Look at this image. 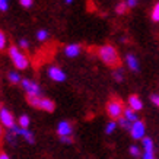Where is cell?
<instances>
[{
  "instance_id": "cell-17",
  "label": "cell",
  "mask_w": 159,
  "mask_h": 159,
  "mask_svg": "<svg viewBox=\"0 0 159 159\" xmlns=\"http://www.w3.org/2000/svg\"><path fill=\"white\" fill-rule=\"evenodd\" d=\"M142 146H143V152H153L155 146H153V140L150 137H145L142 140Z\"/></svg>"
},
{
  "instance_id": "cell-15",
  "label": "cell",
  "mask_w": 159,
  "mask_h": 159,
  "mask_svg": "<svg viewBox=\"0 0 159 159\" xmlns=\"http://www.w3.org/2000/svg\"><path fill=\"white\" fill-rule=\"evenodd\" d=\"M7 79H9V82L13 83V85H18V83L22 82V76H20L19 72H16V70H12V72L7 73Z\"/></svg>"
},
{
  "instance_id": "cell-6",
  "label": "cell",
  "mask_w": 159,
  "mask_h": 159,
  "mask_svg": "<svg viewBox=\"0 0 159 159\" xmlns=\"http://www.w3.org/2000/svg\"><path fill=\"white\" fill-rule=\"evenodd\" d=\"M130 134L134 140H143L145 139V134H146L145 121L137 120L136 123H133V124H131V129H130Z\"/></svg>"
},
{
  "instance_id": "cell-26",
  "label": "cell",
  "mask_w": 159,
  "mask_h": 159,
  "mask_svg": "<svg viewBox=\"0 0 159 159\" xmlns=\"http://www.w3.org/2000/svg\"><path fill=\"white\" fill-rule=\"evenodd\" d=\"M116 12L118 15H123V13H125V12H127V5H125V2H121L120 5H117Z\"/></svg>"
},
{
  "instance_id": "cell-10",
  "label": "cell",
  "mask_w": 159,
  "mask_h": 159,
  "mask_svg": "<svg viewBox=\"0 0 159 159\" xmlns=\"http://www.w3.org/2000/svg\"><path fill=\"white\" fill-rule=\"evenodd\" d=\"M12 130L18 134V137H22V139L26 140L28 143H31V145H32V143H35V136H34V133H32V131L29 130V129H20L19 125H15Z\"/></svg>"
},
{
  "instance_id": "cell-30",
  "label": "cell",
  "mask_w": 159,
  "mask_h": 159,
  "mask_svg": "<svg viewBox=\"0 0 159 159\" xmlns=\"http://www.w3.org/2000/svg\"><path fill=\"white\" fill-rule=\"evenodd\" d=\"M140 159H156L155 158V152H143Z\"/></svg>"
},
{
  "instance_id": "cell-1",
  "label": "cell",
  "mask_w": 159,
  "mask_h": 159,
  "mask_svg": "<svg viewBox=\"0 0 159 159\" xmlns=\"http://www.w3.org/2000/svg\"><path fill=\"white\" fill-rule=\"evenodd\" d=\"M98 56L102 61L105 63L107 66H111V67H118L120 66V56H118V51H117L116 47H112L110 44H105L98 48Z\"/></svg>"
},
{
  "instance_id": "cell-20",
  "label": "cell",
  "mask_w": 159,
  "mask_h": 159,
  "mask_svg": "<svg viewBox=\"0 0 159 159\" xmlns=\"http://www.w3.org/2000/svg\"><path fill=\"white\" fill-rule=\"evenodd\" d=\"M112 77H114L116 82H123V79H124V72H123V69H116V70L112 72Z\"/></svg>"
},
{
  "instance_id": "cell-29",
  "label": "cell",
  "mask_w": 159,
  "mask_h": 159,
  "mask_svg": "<svg viewBox=\"0 0 159 159\" xmlns=\"http://www.w3.org/2000/svg\"><path fill=\"white\" fill-rule=\"evenodd\" d=\"M18 47H19V48H28L29 47V41L26 38H22V39H19V45H18Z\"/></svg>"
},
{
  "instance_id": "cell-32",
  "label": "cell",
  "mask_w": 159,
  "mask_h": 159,
  "mask_svg": "<svg viewBox=\"0 0 159 159\" xmlns=\"http://www.w3.org/2000/svg\"><path fill=\"white\" fill-rule=\"evenodd\" d=\"M60 140H61L63 143H66V145H72V143H73L72 137H60Z\"/></svg>"
},
{
  "instance_id": "cell-19",
  "label": "cell",
  "mask_w": 159,
  "mask_h": 159,
  "mask_svg": "<svg viewBox=\"0 0 159 159\" xmlns=\"http://www.w3.org/2000/svg\"><path fill=\"white\" fill-rule=\"evenodd\" d=\"M117 125H118V123H117V121L111 120L110 123H108V124L105 125V134H112V133H114V131H116Z\"/></svg>"
},
{
  "instance_id": "cell-34",
  "label": "cell",
  "mask_w": 159,
  "mask_h": 159,
  "mask_svg": "<svg viewBox=\"0 0 159 159\" xmlns=\"http://www.w3.org/2000/svg\"><path fill=\"white\" fill-rule=\"evenodd\" d=\"M0 159H10V158L7 153H3V152H2V153H0Z\"/></svg>"
},
{
  "instance_id": "cell-24",
  "label": "cell",
  "mask_w": 159,
  "mask_h": 159,
  "mask_svg": "<svg viewBox=\"0 0 159 159\" xmlns=\"http://www.w3.org/2000/svg\"><path fill=\"white\" fill-rule=\"evenodd\" d=\"M150 16H152V20H153V22H159V2L153 6V9H152V13H150Z\"/></svg>"
},
{
  "instance_id": "cell-12",
  "label": "cell",
  "mask_w": 159,
  "mask_h": 159,
  "mask_svg": "<svg viewBox=\"0 0 159 159\" xmlns=\"http://www.w3.org/2000/svg\"><path fill=\"white\" fill-rule=\"evenodd\" d=\"M82 51V47H80V44H67L66 47H64V56H67L70 58H75L77 57L79 54Z\"/></svg>"
},
{
  "instance_id": "cell-33",
  "label": "cell",
  "mask_w": 159,
  "mask_h": 159,
  "mask_svg": "<svg viewBox=\"0 0 159 159\" xmlns=\"http://www.w3.org/2000/svg\"><path fill=\"white\" fill-rule=\"evenodd\" d=\"M125 5H127V7H134L137 5V2L136 0H125Z\"/></svg>"
},
{
  "instance_id": "cell-38",
  "label": "cell",
  "mask_w": 159,
  "mask_h": 159,
  "mask_svg": "<svg viewBox=\"0 0 159 159\" xmlns=\"http://www.w3.org/2000/svg\"><path fill=\"white\" fill-rule=\"evenodd\" d=\"M136 2H137V0H136Z\"/></svg>"
},
{
  "instance_id": "cell-4",
  "label": "cell",
  "mask_w": 159,
  "mask_h": 159,
  "mask_svg": "<svg viewBox=\"0 0 159 159\" xmlns=\"http://www.w3.org/2000/svg\"><path fill=\"white\" fill-rule=\"evenodd\" d=\"M124 104L118 99V98H112V99H110L108 101V104H107V114H108V117H110L111 120H120L121 117H123V114H124Z\"/></svg>"
},
{
  "instance_id": "cell-28",
  "label": "cell",
  "mask_w": 159,
  "mask_h": 159,
  "mask_svg": "<svg viewBox=\"0 0 159 159\" xmlns=\"http://www.w3.org/2000/svg\"><path fill=\"white\" fill-rule=\"evenodd\" d=\"M7 9H9V0H0V10L6 12Z\"/></svg>"
},
{
  "instance_id": "cell-14",
  "label": "cell",
  "mask_w": 159,
  "mask_h": 159,
  "mask_svg": "<svg viewBox=\"0 0 159 159\" xmlns=\"http://www.w3.org/2000/svg\"><path fill=\"white\" fill-rule=\"evenodd\" d=\"M123 117H124L125 120H129L130 123H136V121L139 120V116H137V112L136 111H133L131 108H124V114H123Z\"/></svg>"
},
{
  "instance_id": "cell-23",
  "label": "cell",
  "mask_w": 159,
  "mask_h": 159,
  "mask_svg": "<svg viewBox=\"0 0 159 159\" xmlns=\"http://www.w3.org/2000/svg\"><path fill=\"white\" fill-rule=\"evenodd\" d=\"M5 137H6V140H7V143H12V145H15V143H16V139H18V134H16V133H15V131L10 129Z\"/></svg>"
},
{
  "instance_id": "cell-36",
  "label": "cell",
  "mask_w": 159,
  "mask_h": 159,
  "mask_svg": "<svg viewBox=\"0 0 159 159\" xmlns=\"http://www.w3.org/2000/svg\"><path fill=\"white\" fill-rule=\"evenodd\" d=\"M73 2H75V0H64V3H66V5H72Z\"/></svg>"
},
{
  "instance_id": "cell-27",
  "label": "cell",
  "mask_w": 159,
  "mask_h": 159,
  "mask_svg": "<svg viewBox=\"0 0 159 159\" xmlns=\"http://www.w3.org/2000/svg\"><path fill=\"white\" fill-rule=\"evenodd\" d=\"M19 3H20V6L29 9V7H32V5H34V0H19Z\"/></svg>"
},
{
  "instance_id": "cell-7",
  "label": "cell",
  "mask_w": 159,
  "mask_h": 159,
  "mask_svg": "<svg viewBox=\"0 0 159 159\" xmlns=\"http://www.w3.org/2000/svg\"><path fill=\"white\" fill-rule=\"evenodd\" d=\"M0 124L3 125L5 129H7V130L13 129L15 125H16L13 114H12L7 108H3V107H2V110H0Z\"/></svg>"
},
{
  "instance_id": "cell-9",
  "label": "cell",
  "mask_w": 159,
  "mask_h": 159,
  "mask_svg": "<svg viewBox=\"0 0 159 159\" xmlns=\"http://www.w3.org/2000/svg\"><path fill=\"white\" fill-rule=\"evenodd\" d=\"M48 77L54 82H64L66 80V72L63 70L61 67H58V66H51L48 69Z\"/></svg>"
},
{
  "instance_id": "cell-31",
  "label": "cell",
  "mask_w": 159,
  "mask_h": 159,
  "mask_svg": "<svg viewBox=\"0 0 159 159\" xmlns=\"http://www.w3.org/2000/svg\"><path fill=\"white\" fill-rule=\"evenodd\" d=\"M150 101L153 102L155 105L159 107V95H156V93H152V95H150Z\"/></svg>"
},
{
  "instance_id": "cell-35",
  "label": "cell",
  "mask_w": 159,
  "mask_h": 159,
  "mask_svg": "<svg viewBox=\"0 0 159 159\" xmlns=\"http://www.w3.org/2000/svg\"><path fill=\"white\" fill-rule=\"evenodd\" d=\"M3 134H5V131H3V125L0 124V139L3 137Z\"/></svg>"
},
{
  "instance_id": "cell-11",
  "label": "cell",
  "mask_w": 159,
  "mask_h": 159,
  "mask_svg": "<svg viewBox=\"0 0 159 159\" xmlns=\"http://www.w3.org/2000/svg\"><path fill=\"white\" fill-rule=\"evenodd\" d=\"M127 104H129V108H131L133 111H142L143 110V101L139 95H130L129 99H127Z\"/></svg>"
},
{
  "instance_id": "cell-16",
  "label": "cell",
  "mask_w": 159,
  "mask_h": 159,
  "mask_svg": "<svg viewBox=\"0 0 159 159\" xmlns=\"http://www.w3.org/2000/svg\"><path fill=\"white\" fill-rule=\"evenodd\" d=\"M18 125H19L20 129H29V125H31V118H29L26 114H22V116L18 118Z\"/></svg>"
},
{
  "instance_id": "cell-25",
  "label": "cell",
  "mask_w": 159,
  "mask_h": 159,
  "mask_svg": "<svg viewBox=\"0 0 159 159\" xmlns=\"http://www.w3.org/2000/svg\"><path fill=\"white\" fill-rule=\"evenodd\" d=\"M6 47H7V38H6L5 32L0 29V51H2V50H5Z\"/></svg>"
},
{
  "instance_id": "cell-2",
  "label": "cell",
  "mask_w": 159,
  "mask_h": 159,
  "mask_svg": "<svg viewBox=\"0 0 159 159\" xmlns=\"http://www.w3.org/2000/svg\"><path fill=\"white\" fill-rule=\"evenodd\" d=\"M7 53H9V57L13 63V66L16 69H19V70H25V69H28L29 66V60L28 57L24 54V51L19 48V47H16V45H12L7 48Z\"/></svg>"
},
{
  "instance_id": "cell-22",
  "label": "cell",
  "mask_w": 159,
  "mask_h": 159,
  "mask_svg": "<svg viewBox=\"0 0 159 159\" xmlns=\"http://www.w3.org/2000/svg\"><path fill=\"white\" fill-rule=\"evenodd\" d=\"M117 123H118V125H120V127H123L124 130H129V131H130L131 124H133V123H130L129 120H125L124 117H121L120 120H117Z\"/></svg>"
},
{
  "instance_id": "cell-5",
  "label": "cell",
  "mask_w": 159,
  "mask_h": 159,
  "mask_svg": "<svg viewBox=\"0 0 159 159\" xmlns=\"http://www.w3.org/2000/svg\"><path fill=\"white\" fill-rule=\"evenodd\" d=\"M20 85L28 97H41V86L37 82L31 80V79H22Z\"/></svg>"
},
{
  "instance_id": "cell-21",
  "label": "cell",
  "mask_w": 159,
  "mask_h": 159,
  "mask_svg": "<svg viewBox=\"0 0 159 159\" xmlns=\"http://www.w3.org/2000/svg\"><path fill=\"white\" fill-rule=\"evenodd\" d=\"M129 152H130V155L133 156V158H142V150H140V148L139 146H136V145H133V146H130V149H129Z\"/></svg>"
},
{
  "instance_id": "cell-8",
  "label": "cell",
  "mask_w": 159,
  "mask_h": 159,
  "mask_svg": "<svg viewBox=\"0 0 159 159\" xmlns=\"http://www.w3.org/2000/svg\"><path fill=\"white\" fill-rule=\"evenodd\" d=\"M57 134L60 137H72L73 134V124L67 120H63L57 124Z\"/></svg>"
},
{
  "instance_id": "cell-37",
  "label": "cell",
  "mask_w": 159,
  "mask_h": 159,
  "mask_svg": "<svg viewBox=\"0 0 159 159\" xmlns=\"http://www.w3.org/2000/svg\"><path fill=\"white\" fill-rule=\"evenodd\" d=\"M0 110H2V105H0Z\"/></svg>"
},
{
  "instance_id": "cell-3",
  "label": "cell",
  "mask_w": 159,
  "mask_h": 159,
  "mask_svg": "<svg viewBox=\"0 0 159 159\" xmlns=\"http://www.w3.org/2000/svg\"><path fill=\"white\" fill-rule=\"evenodd\" d=\"M28 102L31 107H34L37 110L41 111H47V112H53L56 110V104H54L53 99L45 97H28Z\"/></svg>"
},
{
  "instance_id": "cell-18",
  "label": "cell",
  "mask_w": 159,
  "mask_h": 159,
  "mask_svg": "<svg viewBox=\"0 0 159 159\" xmlns=\"http://www.w3.org/2000/svg\"><path fill=\"white\" fill-rule=\"evenodd\" d=\"M50 37L48 31L47 29H39L38 32H37V39H38L39 43H44V41H47Z\"/></svg>"
},
{
  "instance_id": "cell-13",
  "label": "cell",
  "mask_w": 159,
  "mask_h": 159,
  "mask_svg": "<svg viewBox=\"0 0 159 159\" xmlns=\"http://www.w3.org/2000/svg\"><path fill=\"white\" fill-rule=\"evenodd\" d=\"M125 64H127V67L130 69V70H133V72H139L140 70L139 60H137V57H136L134 54L129 53L125 56Z\"/></svg>"
}]
</instances>
